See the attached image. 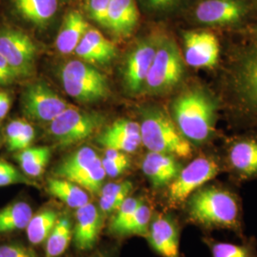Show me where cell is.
Here are the masks:
<instances>
[{"instance_id":"4dcf8cb0","label":"cell","mask_w":257,"mask_h":257,"mask_svg":"<svg viewBox=\"0 0 257 257\" xmlns=\"http://www.w3.org/2000/svg\"><path fill=\"white\" fill-rule=\"evenodd\" d=\"M105 177L106 173L102 166L101 159L98 157L86 171L74 177L72 182L77 184L89 193L97 194L101 191Z\"/></svg>"},{"instance_id":"9a60e30c","label":"cell","mask_w":257,"mask_h":257,"mask_svg":"<svg viewBox=\"0 0 257 257\" xmlns=\"http://www.w3.org/2000/svg\"><path fill=\"white\" fill-rule=\"evenodd\" d=\"M247 12L242 0H203L194 10V18L205 25H230L240 22Z\"/></svg>"},{"instance_id":"484cf974","label":"cell","mask_w":257,"mask_h":257,"mask_svg":"<svg viewBox=\"0 0 257 257\" xmlns=\"http://www.w3.org/2000/svg\"><path fill=\"white\" fill-rule=\"evenodd\" d=\"M34 212L32 207L24 201H17L0 210V233L26 229Z\"/></svg>"},{"instance_id":"5b68a950","label":"cell","mask_w":257,"mask_h":257,"mask_svg":"<svg viewBox=\"0 0 257 257\" xmlns=\"http://www.w3.org/2000/svg\"><path fill=\"white\" fill-rule=\"evenodd\" d=\"M221 172V164L212 156H197L181 168L177 176L166 188V207L168 210L181 208L195 191L211 182Z\"/></svg>"},{"instance_id":"5bb4252c","label":"cell","mask_w":257,"mask_h":257,"mask_svg":"<svg viewBox=\"0 0 257 257\" xmlns=\"http://www.w3.org/2000/svg\"><path fill=\"white\" fill-rule=\"evenodd\" d=\"M230 175L238 181L257 178V138H240L231 141L226 154Z\"/></svg>"},{"instance_id":"83f0119b","label":"cell","mask_w":257,"mask_h":257,"mask_svg":"<svg viewBox=\"0 0 257 257\" xmlns=\"http://www.w3.org/2000/svg\"><path fill=\"white\" fill-rule=\"evenodd\" d=\"M52 151L47 146L29 147L16 156L23 173L30 177H38L45 171Z\"/></svg>"},{"instance_id":"d590c367","label":"cell","mask_w":257,"mask_h":257,"mask_svg":"<svg viewBox=\"0 0 257 257\" xmlns=\"http://www.w3.org/2000/svg\"><path fill=\"white\" fill-rule=\"evenodd\" d=\"M110 3V0H88V13L90 18L103 27L107 28Z\"/></svg>"},{"instance_id":"ba28073f","label":"cell","mask_w":257,"mask_h":257,"mask_svg":"<svg viewBox=\"0 0 257 257\" xmlns=\"http://www.w3.org/2000/svg\"><path fill=\"white\" fill-rule=\"evenodd\" d=\"M103 116L70 106L50 122L49 133L61 146H70L90 138L103 123Z\"/></svg>"},{"instance_id":"7c38bea8","label":"cell","mask_w":257,"mask_h":257,"mask_svg":"<svg viewBox=\"0 0 257 257\" xmlns=\"http://www.w3.org/2000/svg\"><path fill=\"white\" fill-rule=\"evenodd\" d=\"M146 238L161 257H184L180 251L179 222L169 212L154 213Z\"/></svg>"},{"instance_id":"e0dca14e","label":"cell","mask_w":257,"mask_h":257,"mask_svg":"<svg viewBox=\"0 0 257 257\" xmlns=\"http://www.w3.org/2000/svg\"><path fill=\"white\" fill-rule=\"evenodd\" d=\"M141 168L156 190L167 188L181 170V166L175 156L150 151L144 156Z\"/></svg>"},{"instance_id":"7a4b0ae2","label":"cell","mask_w":257,"mask_h":257,"mask_svg":"<svg viewBox=\"0 0 257 257\" xmlns=\"http://www.w3.org/2000/svg\"><path fill=\"white\" fill-rule=\"evenodd\" d=\"M175 125L193 145L206 144L214 134L215 105L202 89L182 92L173 104Z\"/></svg>"},{"instance_id":"6da1fadb","label":"cell","mask_w":257,"mask_h":257,"mask_svg":"<svg viewBox=\"0 0 257 257\" xmlns=\"http://www.w3.org/2000/svg\"><path fill=\"white\" fill-rule=\"evenodd\" d=\"M181 208L186 222L201 230L203 234L229 230L241 240L247 237L242 199L227 186L209 182L195 191Z\"/></svg>"},{"instance_id":"9c48e42d","label":"cell","mask_w":257,"mask_h":257,"mask_svg":"<svg viewBox=\"0 0 257 257\" xmlns=\"http://www.w3.org/2000/svg\"><path fill=\"white\" fill-rule=\"evenodd\" d=\"M36 54V45L25 32L13 27L0 29V55L19 77L34 73Z\"/></svg>"},{"instance_id":"f35d334b","label":"cell","mask_w":257,"mask_h":257,"mask_svg":"<svg viewBox=\"0 0 257 257\" xmlns=\"http://www.w3.org/2000/svg\"><path fill=\"white\" fill-rule=\"evenodd\" d=\"M26 124L27 122L24 120H14L8 124L6 128V143L9 151H12Z\"/></svg>"},{"instance_id":"ffe728a7","label":"cell","mask_w":257,"mask_h":257,"mask_svg":"<svg viewBox=\"0 0 257 257\" xmlns=\"http://www.w3.org/2000/svg\"><path fill=\"white\" fill-rule=\"evenodd\" d=\"M89 28L81 13L75 10L69 12L65 16L55 40L58 52L63 55L74 53Z\"/></svg>"},{"instance_id":"2e32d148","label":"cell","mask_w":257,"mask_h":257,"mask_svg":"<svg viewBox=\"0 0 257 257\" xmlns=\"http://www.w3.org/2000/svg\"><path fill=\"white\" fill-rule=\"evenodd\" d=\"M102 217L99 208L92 203L76 209L73 238L79 250H90L94 247L101 230Z\"/></svg>"},{"instance_id":"1f68e13d","label":"cell","mask_w":257,"mask_h":257,"mask_svg":"<svg viewBox=\"0 0 257 257\" xmlns=\"http://www.w3.org/2000/svg\"><path fill=\"white\" fill-rule=\"evenodd\" d=\"M97 142L106 150H115L125 154L135 153L142 144L141 140L127 138L125 136L110 133L105 130L97 138Z\"/></svg>"},{"instance_id":"f1b7e54d","label":"cell","mask_w":257,"mask_h":257,"mask_svg":"<svg viewBox=\"0 0 257 257\" xmlns=\"http://www.w3.org/2000/svg\"><path fill=\"white\" fill-rule=\"evenodd\" d=\"M134 185L131 181L109 183L103 186L100 191L99 210L102 215H110L119 209L121 204L131 195Z\"/></svg>"},{"instance_id":"52a82bcc","label":"cell","mask_w":257,"mask_h":257,"mask_svg":"<svg viewBox=\"0 0 257 257\" xmlns=\"http://www.w3.org/2000/svg\"><path fill=\"white\" fill-rule=\"evenodd\" d=\"M183 74V60L175 41L170 38H161L144 90L153 94L169 92L180 82Z\"/></svg>"},{"instance_id":"74e56055","label":"cell","mask_w":257,"mask_h":257,"mask_svg":"<svg viewBox=\"0 0 257 257\" xmlns=\"http://www.w3.org/2000/svg\"><path fill=\"white\" fill-rule=\"evenodd\" d=\"M0 257H37V253L19 243H7L0 245Z\"/></svg>"},{"instance_id":"f546056e","label":"cell","mask_w":257,"mask_h":257,"mask_svg":"<svg viewBox=\"0 0 257 257\" xmlns=\"http://www.w3.org/2000/svg\"><path fill=\"white\" fill-rule=\"evenodd\" d=\"M154 213L155 212L151 204L143 198L137 211H135L134 216L122 230L120 236L134 235L146 237Z\"/></svg>"},{"instance_id":"60d3db41","label":"cell","mask_w":257,"mask_h":257,"mask_svg":"<svg viewBox=\"0 0 257 257\" xmlns=\"http://www.w3.org/2000/svg\"><path fill=\"white\" fill-rule=\"evenodd\" d=\"M19 78L18 74L8 64V62L0 55V85L10 84Z\"/></svg>"},{"instance_id":"d6986e66","label":"cell","mask_w":257,"mask_h":257,"mask_svg":"<svg viewBox=\"0 0 257 257\" xmlns=\"http://www.w3.org/2000/svg\"><path fill=\"white\" fill-rule=\"evenodd\" d=\"M139 12L136 0H110L107 28L119 37H128L136 29Z\"/></svg>"},{"instance_id":"8992f818","label":"cell","mask_w":257,"mask_h":257,"mask_svg":"<svg viewBox=\"0 0 257 257\" xmlns=\"http://www.w3.org/2000/svg\"><path fill=\"white\" fill-rule=\"evenodd\" d=\"M60 76L65 92L77 101H100L110 95L106 76L82 60H71L66 63Z\"/></svg>"},{"instance_id":"8d00e7d4","label":"cell","mask_w":257,"mask_h":257,"mask_svg":"<svg viewBox=\"0 0 257 257\" xmlns=\"http://www.w3.org/2000/svg\"><path fill=\"white\" fill-rule=\"evenodd\" d=\"M107 130L113 134H118L128 138L141 140L140 125L135 121L126 119L116 120Z\"/></svg>"},{"instance_id":"836d02e7","label":"cell","mask_w":257,"mask_h":257,"mask_svg":"<svg viewBox=\"0 0 257 257\" xmlns=\"http://www.w3.org/2000/svg\"><path fill=\"white\" fill-rule=\"evenodd\" d=\"M101 162L106 175L110 177L122 175L131 164L127 154L115 150H107Z\"/></svg>"},{"instance_id":"e575fe53","label":"cell","mask_w":257,"mask_h":257,"mask_svg":"<svg viewBox=\"0 0 257 257\" xmlns=\"http://www.w3.org/2000/svg\"><path fill=\"white\" fill-rule=\"evenodd\" d=\"M15 184H25V185H36L31 179H29L19 170L9 162L0 159V187L15 185Z\"/></svg>"},{"instance_id":"8fae6325","label":"cell","mask_w":257,"mask_h":257,"mask_svg":"<svg viewBox=\"0 0 257 257\" xmlns=\"http://www.w3.org/2000/svg\"><path fill=\"white\" fill-rule=\"evenodd\" d=\"M158 43L159 38H144L128 54L123 69V81L127 92L136 94L144 90Z\"/></svg>"},{"instance_id":"603a6c76","label":"cell","mask_w":257,"mask_h":257,"mask_svg":"<svg viewBox=\"0 0 257 257\" xmlns=\"http://www.w3.org/2000/svg\"><path fill=\"white\" fill-rule=\"evenodd\" d=\"M47 192L72 209H78L90 202V196L80 186L60 177L49 178Z\"/></svg>"},{"instance_id":"4fadbf2b","label":"cell","mask_w":257,"mask_h":257,"mask_svg":"<svg viewBox=\"0 0 257 257\" xmlns=\"http://www.w3.org/2000/svg\"><path fill=\"white\" fill-rule=\"evenodd\" d=\"M184 59L193 68L211 69L219 59V43L207 31H189L184 34Z\"/></svg>"},{"instance_id":"cb8c5ba5","label":"cell","mask_w":257,"mask_h":257,"mask_svg":"<svg viewBox=\"0 0 257 257\" xmlns=\"http://www.w3.org/2000/svg\"><path fill=\"white\" fill-rule=\"evenodd\" d=\"M58 218L57 211L52 208H43L33 214L26 227L29 242L33 245L45 243Z\"/></svg>"},{"instance_id":"3957f363","label":"cell","mask_w":257,"mask_h":257,"mask_svg":"<svg viewBox=\"0 0 257 257\" xmlns=\"http://www.w3.org/2000/svg\"><path fill=\"white\" fill-rule=\"evenodd\" d=\"M139 125L142 144L150 152L183 159L193 156V144L184 138L175 123L162 110H146Z\"/></svg>"},{"instance_id":"d6a6232c","label":"cell","mask_w":257,"mask_h":257,"mask_svg":"<svg viewBox=\"0 0 257 257\" xmlns=\"http://www.w3.org/2000/svg\"><path fill=\"white\" fill-rule=\"evenodd\" d=\"M142 200L143 197L141 196L130 195L121 204L119 209L115 211V214L110 224V230L113 234L120 236L122 230L132 219L135 211H137Z\"/></svg>"},{"instance_id":"277c9868","label":"cell","mask_w":257,"mask_h":257,"mask_svg":"<svg viewBox=\"0 0 257 257\" xmlns=\"http://www.w3.org/2000/svg\"><path fill=\"white\" fill-rule=\"evenodd\" d=\"M229 88L240 111L257 124V44L242 50L234 58Z\"/></svg>"},{"instance_id":"4316f807","label":"cell","mask_w":257,"mask_h":257,"mask_svg":"<svg viewBox=\"0 0 257 257\" xmlns=\"http://www.w3.org/2000/svg\"><path fill=\"white\" fill-rule=\"evenodd\" d=\"M73 238V224L66 214L59 216L55 228L46 239L45 256L60 257L69 247Z\"/></svg>"},{"instance_id":"ee69618b","label":"cell","mask_w":257,"mask_h":257,"mask_svg":"<svg viewBox=\"0 0 257 257\" xmlns=\"http://www.w3.org/2000/svg\"><path fill=\"white\" fill-rule=\"evenodd\" d=\"M253 33H254V34H256L257 35V25L255 26V27L253 28Z\"/></svg>"},{"instance_id":"d4e9b609","label":"cell","mask_w":257,"mask_h":257,"mask_svg":"<svg viewBox=\"0 0 257 257\" xmlns=\"http://www.w3.org/2000/svg\"><path fill=\"white\" fill-rule=\"evenodd\" d=\"M98 157L99 156L92 148H80L68 156L57 167L55 172V176L72 181L74 177L86 171Z\"/></svg>"},{"instance_id":"44dd1931","label":"cell","mask_w":257,"mask_h":257,"mask_svg":"<svg viewBox=\"0 0 257 257\" xmlns=\"http://www.w3.org/2000/svg\"><path fill=\"white\" fill-rule=\"evenodd\" d=\"M16 15L37 27L48 25L58 10V0H10Z\"/></svg>"},{"instance_id":"ab89813d","label":"cell","mask_w":257,"mask_h":257,"mask_svg":"<svg viewBox=\"0 0 257 257\" xmlns=\"http://www.w3.org/2000/svg\"><path fill=\"white\" fill-rule=\"evenodd\" d=\"M35 137H36L35 130L32 127V125L27 122L23 132L21 133L19 139L17 140V142L15 143L14 147L12 149V152H19L30 147Z\"/></svg>"},{"instance_id":"b9f144b4","label":"cell","mask_w":257,"mask_h":257,"mask_svg":"<svg viewBox=\"0 0 257 257\" xmlns=\"http://www.w3.org/2000/svg\"><path fill=\"white\" fill-rule=\"evenodd\" d=\"M149 8L156 12H168L175 9L179 0H146Z\"/></svg>"},{"instance_id":"ac0fdd59","label":"cell","mask_w":257,"mask_h":257,"mask_svg":"<svg viewBox=\"0 0 257 257\" xmlns=\"http://www.w3.org/2000/svg\"><path fill=\"white\" fill-rule=\"evenodd\" d=\"M74 53L89 64H106L116 55L114 44L96 30L89 28Z\"/></svg>"},{"instance_id":"30bf717a","label":"cell","mask_w":257,"mask_h":257,"mask_svg":"<svg viewBox=\"0 0 257 257\" xmlns=\"http://www.w3.org/2000/svg\"><path fill=\"white\" fill-rule=\"evenodd\" d=\"M22 105L28 117L41 122L53 121L71 106L44 82L28 86L23 92Z\"/></svg>"},{"instance_id":"7bdbcfd3","label":"cell","mask_w":257,"mask_h":257,"mask_svg":"<svg viewBox=\"0 0 257 257\" xmlns=\"http://www.w3.org/2000/svg\"><path fill=\"white\" fill-rule=\"evenodd\" d=\"M11 107V98L7 92L0 91V119L6 116Z\"/></svg>"},{"instance_id":"7402d4cb","label":"cell","mask_w":257,"mask_h":257,"mask_svg":"<svg viewBox=\"0 0 257 257\" xmlns=\"http://www.w3.org/2000/svg\"><path fill=\"white\" fill-rule=\"evenodd\" d=\"M201 240L209 249L211 257H257L255 236L246 237L240 244L220 241L210 234H203Z\"/></svg>"}]
</instances>
